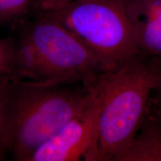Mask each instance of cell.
<instances>
[{
	"mask_svg": "<svg viewBox=\"0 0 161 161\" xmlns=\"http://www.w3.org/2000/svg\"><path fill=\"white\" fill-rule=\"evenodd\" d=\"M94 86L10 78L5 129L8 154L14 160L29 161L40 146L82 110Z\"/></svg>",
	"mask_w": 161,
	"mask_h": 161,
	"instance_id": "1",
	"label": "cell"
},
{
	"mask_svg": "<svg viewBox=\"0 0 161 161\" xmlns=\"http://www.w3.org/2000/svg\"><path fill=\"white\" fill-rule=\"evenodd\" d=\"M161 74V61L139 55L97 82L100 108L90 161H116L136 136Z\"/></svg>",
	"mask_w": 161,
	"mask_h": 161,
	"instance_id": "2",
	"label": "cell"
},
{
	"mask_svg": "<svg viewBox=\"0 0 161 161\" xmlns=\"http://www.w3.org/2000/svg\"><path fill=\"white\" fill-rule=\"evenodd\" d=\"M35 14L15 40L12 79L95 85L104 71L92 52L58 21L42 14Z\"/></svg>",
	"mask_w": 161,
	"mask_h": 161,
	"instance_id": "3",
	"label": "cell"
},
{
	"mask_svg": "<svg viewBox=\"0 0 161 161\" xmlns=\"http://www.w3.org/2000/svg\"><path fill=\"white\" fill-rule=\"evenodd\" d=\"M52 18L95 56L104 72L138 57L137 31L126 0H75L38 13Z\"/></svg>",
	"mask_w": 161,
	"mask_h": 161,
	"instance_id": "4",
	"label": "cell"
},
{
	"mask_svg": "<svg viewBox=\"0 0 161 161\" xmlns=\"http://www.w3.org/2000/svg\"><path fill=\"white\" fill-rule=\"evenodd\" d=\"M99 108L96 83L82 110L40 146L29 161H90L95 145Z\"/></svg>",
	"mask_w": 161,
	"mask_h": 161,
	"instance_id": "5",
	"label": "cell"
},
{
	"mask_svg": "<svg viewBox=\"0 0 161 161\" xmlns=\"http://www.w3.org/2000/svg\"><path fill=\"white\" fill-rule=\"evenodd\" d=\"M137 31L139 55L161 61V0H126Z\"/></svg>",
	"mask_w": 161,
	"mask_h": 161,
	"instance_id": "6",
	"label": "cell"
},
{
	"mask_svg": "<svg viewBox=\"0 0 161 161\" xmlns=\"http://www.w3.org/2000/svg\"><path fill=\"white\" fill-rule=\"evenodd\" d=\"M116 161H161V108L152 101L136 136Z\"/></svg>",
	"mask_w": 161,
	"mask_h": 161,
	"instance_id": "7",
	"label": "cell"
},
{
	"mask_svg": "<svg viewBox=\"0 0 161 161\" xmlns=\"http://www.w3.org/2000/svg\"><path fill=\"white\" fill-rule=\"evenodd\" d=\"M37 0H0V24L23 19L31 12L35 14Z\"/></svg>",
	"mask_w": 161,
	"mask_h": 161,
	"instance_id": "8",
	"label": "cell"
},
{
	"mask_svg": "<svg viewBox=\"0 0 161 161\" xmlns=\"http://www.w3.org/2000/svg\"><path fill=\"white\" fill-rule=\"evenodd\" d=\"M16 64V43L11 38L0 39V76L11 78Z\"/></svg>",
	"mask_w": 161,
	"mask_h": 161,
	"instance_id": "9",
	"label": "cell"
},
{
	"mask_svg": "<svg viewBox=\"0 0 161 161\" xmlns=\"http://www.w3.org/2000/svg\"><path fill=\"white\" fill-rule=\"evenodd\" d=\"M11 77L0 76V161L7 158V151L5 146V129L7 111L8 86Z\"/></svg>",
	"mask_w": 161,
	"mask_h": 161,
	"instance_id": "10",
	"label": "cell"
},
{
	"mask_svg": "<svg viewBox=\"0 0 161 161\" xmlns=\"http://www.w3.org/2000/svg\"><path fill=\"white\" fill-rule=\"evenodd\" d=\"M73 1L75 0H37L35 14L54 11Z\"/></svg>",
	"mask_w": 161,
	"mask_h": 161,
	"instance_id": "11",
	"label": "cell"
},
{
	"mask_svg": "<svg viewBox=\"0 0 161 161\" xmlns=\"http://www.w3.org/2000/svg\"><path fill=\"white\" fill-rule=\"evenodd\" d=\"M154 92H155V96L152 95V102L158 108H161V74L160 78H159L158 85H157Z\"/></svg>",
	"mask_w": 161,
	"mask_h": 161,
	"instance_id": "12",
	"label": "cell"
}]
</instances>
